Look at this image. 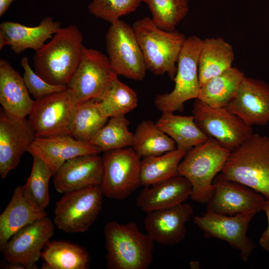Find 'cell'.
Instances as JSON below:
<instances>
[{
	"mask_svg": "<svg viewBox=\"0 0 269 269\" xmlns=\"http://www.w3.org/2000/svg\"><path fill=\"white\" fill-rule=\"evenodd\" d=\"M109 119L89 142L104 152L131 147L134 134L129 129V120L125 116Z\"/></svg>",
	"mask_w": 269,
	"mask_h": 269,
	"instance_id": "obj_33",
	"label": "cell"
},
{
	"mask_svg": "<svg viewBox=\"0 0 269 269\" xmlns=\"http://www.w3.org/2000/svg\"><path fill=\"white\" fill-rule=\"evenodd\" d=\"M141 0H92L88 8L97 18L113 23L124 15L135 11Z\"/></svg>",
	"mask_w": 269,
	"mask_h": 269,
	"instance_id": "obj_36",
	"label": "cell"
},
{
	"mask_svg": "<svg viewBox=\"0 0 269 269\" xmlns=\"http://www.w3.org/2000/svg\"><path fill=\"white\" fill-rule=\"evenodd\" d=\"M30 174L22 186L24 196L36 208L45 210L49 203V182L54 175L52 170L38 156L32 155Z\"/></svg>",
	"mask_w": 269,
	"mask_h": 269,
	"instance_id": "obj_32",
	"label": "cell"
},
{
	"mask_svg": "<svg viewBox=\"0 0 269 269\" xmlns=\"http://www.w3.org/2000/svg\"><path fill=\"white\" fill-rule=\"evenodd\" d=\"M28 152L39 157L54 175L67 160L87 154H99L101 150L88 141L78 140L70 134L36 137Z\"/></svg>",
	"mask_w": 269,
	"mask_h": 269,
	"instance_id": "obj_20",
	"label": "cell"
},
{
	"mask_svg": "<svg viewBox=\"0 0 269 269\" xmlns=\"http://www.w3.org/2000/svg\"><path fill=\"white\" fill-rule=\"evenodd\" d=\"M263 211L266 214L268 226L260 238L259 244L263 249L269 253V199H266Z\"/></svg>",
	"mask_w": 269,
	"mask_h": 269,
	"instance_id": "obj_38",
	"label": "cell"
},
{
	"mask_svg": "<svg viewBox=\"0 0 269 269\" xmlns=\"http://www.w3.org/2000/svg\"><path fill=\"white\" fill-rule=\"evenodd\" d=\"M34 100L31 98L23 77L11 64L0 59V104L8 115L25 119L32 108Z\"/></svg>",
	"mask_w": 269,
	"mask_h": 269,
	"instance_id": "obj_23",
	"label": "cell"
},
{
	"mask_svg": "<svg viewBox=\"0 0 269 269\" xmlns=\"http://www.w3.org/2000/svg\"><path fill=\"white\" fill-rule=\"evenodd\" d=\"M103 196L99 186L65 193L56 203L54 224L67 233L87 231L101 211Z\"/></svg>",
	"mask_w": 269,
	"mask_h": 269,
	"instance_id": "obj_12",
	"label": "cell"
},
{
	"mask_svg": "<svg viewBox=\"0 0 269 269\" xmlns=\"http://www.w3.org/2000/svg\"><path fill=\"white\" fill-rule=\"evenodd\" d=\"M234 60L233 47L223 38L203 40L198 65L200 87L211 78L231 68Z\"/></svg>",
	"mask_w": 269,
	"mask_h": 269,
	"instance_id": "obj_25",
	"label": "cell"
},
{
	"mask_svg": "<svg viewBox=\"0 0 269 269\" xmlns=\"http://www.w3.org/2000/svg\"><path fill=\"white\" fill-rule=\"evenodd\" d=\"M20 64L24 70L23 78L24 83L34 100L67 88V86L53 85L47 82L32 69L27 57L24 56L21 58Z\"/></svg>",
	"mask_w": 269,
	"mask_h": 269,
	"instance_id": "obj_37",
	"label": "cell"
},
{
	"mask_svg": "<svg viewBox=\"0 0 269 269\" xmlns=\"http://www.w3.org/2000/svg\"><path fill=\"white\" fill-rule=\"evenodd\" d=\"M77 104L72 91L68 87L34 100L27 120L36 137L70 134Z\"/></svg>",
	"mask_w": 269,
	"mask_h": 269,
	"instance_id": "obj_10",
	"label": "cell"
},
{
	"mask_svg": "<svg viewBox=\"0 0 269 269\" xmlns=\"http://www.w3.org/2000/svg\"><path fill=\"white\" fill-rule=\"evenodd\" d=\"M45 216V210L36 208L25 198L22 186L16 187L9 203L0 215V249L18 231Z\"/></svg>",
	"mask_w": 269,
	"mask_h": 269,
	"instance_id": "obj_24",
	"label": "cell"
},
{
	"mask_svg": "<svg viewBox=\"0 0 269 269\" xmlns=\"http://www.w3.org/2000/svg\"><path fill=\"white\" fill-rule=\"evenodd\" d=\"M189 150L177 147L159 155L142 157L141 185L149 186L179 174V165Z\"/></svg>",
	"mask_w": 269,
	"mask_h": 269,
	"instance_id": "obj_29",
	"label": "cell"
},
{
	"mask_svg": "<svg viewBox=\"0 0 269 269\" xmlns=\"http://www.w3.org/2000/svg\"><path fill=\"white\" fill-rule=\"evenodd\" d=\"M15 0H0V17L8 10L11 3Z\"/></svg>",
	"mask_w": 269,
	"mask_h": 269,
	"instance_id": "obj_39",
	"label": "cell"
},
{
	"mask_svg": "<svg viewBox=\"0 0 269 269\" xmlns=\"http://www.w3.org/2000/svg\"><path fill=\"white\" fill-rule=\"evenodd\" d=\"M61 23L53 17L43 18L35 26H28L18 22L4 21L0 24V50L10 46L11 50L19 54L27 49L36 51L61 28Z\"/></svg>",
	"mask_w": 269,
	"mask_h": 269,
	"instance_id": "obj_21",
	"label": "cell"
},
{
	"mask_svg": "<svg viewBox=\"0 0 269 269\" xmlns=\"http://www.w3.org/2000/svg\"><path fill=\"white\" fill-rule=\"evenodd\" d=\"M108 120L101 112L97 101L90 100L77 104L70 134L78 140L89 142Z\"/></svg>",
	"mask_w": 269,
	"mask_h": 269,
	"instance_id": "obj_31",
	"label": "cell"
},
{
	"mask_svg": "<svg viewBox=\"0 0 269 269\" xmlns=\"http://www.w3.org/2000/svg\"><path fill=\"white\" fill-rule=\"evenodd\" d=\"M132 26L146 69L154 75L166 73L173 80L185 35L177 30L167 31L160 29L148 16L136 20Z\"/></svg>",
	"mask_w": 269,
	"mask_h": 269,
	"instance_id": "obj_4",
	"label": "cell"
},
{
	"mask_svg": "<svg viewBox=\"0 0 269 269\" xmlns=\"http://www.w3.org/2000/svg\"><path fill=\"white\" fill-rule=\"evenodd\" d=\"M194 210L188 203L148 213L144 219V229L154 242L173 246L182 242L186 236V224Z\"/></svg>",
	"mask_w": 269,
	"mask_h": 269,
	"instance_id": "obj_17",
	"label": "cell"
},
{
	"mask_svg": "<svg viewBox=\"0 0 269 269\" xmlns=\"http://www.w3.org/2000/svg\"><path fill=\"white\" fill-rule=\"evenodd\" d=\"M99 186L104 196L124 200L141 185V157L131 147L104 152Z\"/></svg>",
	"mask_w": 269,
	"mask_h": 269,
	"instance_id": "obj_8",
	"label": "cell"
},
{
	"mask_svg": "<svg viewBox=\"0 0 269 269\" xmlns=\"http://www.w3.org/2000/svg\"><path fill=\"white\" fill-rule=\"evenodd\" d=\"M36 137L28 120L19 119L0 111V175L2 178L18 166Z\"/></svg>",
	"mask_w": 269,
	"mask_h": 269,
	"instance_id": "obj_16",
	"label": "cell"
},
{
	"mask_svg": "<svg viewBox=\"0 0 269 269\" xmlns=\"http://www.w3.org/2000/svg\"><path fill=\"white\" fill-rule=\"evenodd\" d=\"M256 214H238L229 216L206 212L193 217V221L207 238L227 242L240 252L242 260H248L256 245L247 235L249 224Z\"/></svg>",
	"mask_w": 269,
	"mask_h": 269,
	"instance_id": "obj_13",
	"label": "cell"
},
{
	"mask_svg": "<svg viewBox=\"0 0 269 269\" xmlns=\"http://www.w3.org/2000/svg\"><path fill=\"white\" fill-rule=\"evenodd\" d=\"M146 3L152 15L151 19L160 29L175 30L177 25L187 15V0H141Z\"/></svg>",
	"mask_w": 269,
	"mask_h": 269,
	"instance_id": "obj_35",
	"label": "cell"
},
{
	"mask_svg": "<svg viewBox=\"0 0 269 269\" xmlns=\"http://www.w3.org/2000/svg\"><path fill=\"white\" fill-rule=\"evenodd\" d=\"M107 267L112 269H147L153 259L154 241L136 223L112 221L104 228Z\"/></svg>",
	"mask_w": 269,
	"mask_h": 269,
	"instance_id": "obj_3",
	"label": "cell"
},
{
	"mask_svg": "<svg viewBox=\"0 0 269 269\" xmlns=\"http://www.w3.org/2000/svg\"><path fill=\"white\" fill-rule=\"evenodd\" d=\"M227 107L250 126L267 124L269 122V85L245 76Z\"/></svg>",
	"mask_w": 269,
	"mask_h": 269,
	"instance_id": "obj_18",
	"label": "cell"
},
{
	"mask_svg": "<svg viewBox=\"0 0 269 269\" xmlns=\"http://www.w3.org/2000/svg\"><path fill=\"white\" fill-rule=\"evenodd\" d=\"M190 182L179 174L155 184L145 186L136 198V205L146 213L184 203L190 197Z\"/></svg>",
	"mask_w": 269,
	"mask_h": 269,
	"instance_id": "obj_22",
	"label": "cell"
},
{
	"mask_svg": "<svg viewBox=\"0 0 269 269\" xmlns=\"http://www.w3.org/2000/svg\"><path fill=\"white\" fill-rule=\"evenodd\" d=\"M192 113L198 127L230 151L253 134L252 127L227 107H212L197 99Z\"/></svg>",
	"mask_w": 269,
	"mask_h": 269,
	"instance_id": "obj_9",
	"label": "cell"
},
{
	"mask_svg": "<svg viewBox=\"0 0 269 269\" xmlns=\"http://www.w3.org/2000/svg\"><path fill=\"white\" fill-rule=\"evenodd\" d=\"M131 147L141 157L155 156L177 148L175 142L152 121L145 120L137 126Z\"/></svg>",
	"mask_w": 269,
	"mask_h": 269,
	"instance_id": "obj_30",
	"label": "cell"
},
{
	"mask_svg": "<svg viewBox=\"0 0 269 269\" xmlns=\"http://www.w3.org/2000/svg\"><path fill=\"white\" fill-rule=\"evenodd\" d=\"M54 232L53 223L45 216L18 231L0 251L9 264L21 265L26 269H35V263Z\"/></svg>",
	"mask_w": 269,
	"mask_h": 269,
	"instance_id": "obj_14",
	"label": "cell"
},
{
	"mask_svg": "<svg viewBox=\"0 0 269 269\" xmlns=\"http://www.w3.org/2000/svg\"><path fill=\"white\" fill-rule=\"evenodd\" d=\"M108 57L118 75L142 80L147 70L133 26L119 19L111 23L105 35Z\"/></svg>",
	"mask_w": 269,
	"mask_h": 269,
	"instance_id": "obj_11",
	"label": "cell"
},
{
	"mask_svg": "<svg viewBox=\"0 0 269 269\" xmlns=\"http://www.w3.org/2000/svg\"><path fill=\"white\" fill-rule=\"evenodd\" d=\"M138 103L135 92L118 78L98 101L99 108L104 116L110 118L125 116L135 109Z\"/></svg>",
	"mask_w": 269,
	"mask_h": 269,
	"instance_id": "obj_34",
	"label": "cell"
},
{
	"mask_svg": "<svg viewBox=\"0 0 269 269\" xmlns=\"http://www.w3.org/2000/svg\"><path fill=\"white\" fill-rule=\"evenodd\" d=\"M83 40V34L75 25L61 28L50 41L35 51V72L52 85L68 86L81 59Z\"/></svg>",
	"mask_w": 269,
	"mask_h": 269,
	"instance_id": "obj_1",
	"label": "cell"
},
{
	"mask_svg": "<svg viewBox=\"0 0 269 269\" xmlns=\"http://www.w3.org/2000/svg\"><path fill=\"white\" fill-rule=\"evenodd\" d=\"M219 174L269 199V136L253 133L230 151Z\"/></svg>",
	"mask_w": 269,
	"mask_h": 269,
	"instance_id": "obj_2",
	"label": "cell"
},
{
	"mask_svg": "<svg viewBox=\"0 0 269 269\" xmlns=\"http://www.w3.org/2000/svg\"><path fill=\"white\" fill-rule=\"evenodd\" d=\"M162 113L156 124L175 142L177 147L190 149L204 142L209 138L196 125L193 115Z\"/></svg>",
	"mask_w": 269,
	"mask_h": 269,
	"instance_id": "obj_27",
	"label": "cell"
},
{
	"mask_svg": "<svg viewBox=\"0 0 269 269\" xmlns=\"http://www.w3.org/2000/svg\"><path fill=\"white\" fill-rule=\"evenodd\" d=\"M118 76L107 56L98 50L84 47L80 63L67 87L72 91L77 104L99 101Z\"/></svg>",
	"mask_w": 269,
	"mask_h": 269,
	"instance_id": "obj_7",
	"label": "cell"
},
{
	"mask_svg": "<svg viewBox=\"0 0 269 269\" xmlns=\"http://www.w3.org/2000/svg\"><path fill=\"white\" fill-rule=\"evenodd\" d=\"M214 192L206 203V212L232 216L263 210L266 198L241 183L223 178L218 174L214 179Z\"/></svg>",
	"mask_w": 269,
	"mask_h": 269,
	"instance_id": "obj_15",
	"label": "cell"
},
{
	"mask_svg": "<svg viewBox=\"0 0 269 269\" xmlns=\"http://www.w3.org/2000/svg\"><path fill=\"white\" fill-rule=\"evenodd\" d=\"M43 269H86L90 261L87 252L77 245L61 241L48 242L41 254Z\"/></svg>",
	"mask_w": 269,
	"mask_h": 269,
	"instance_id": "obj_28",
	"label": "cell"
},
{
	"mask_svg": "<svg viewBox=\"0 0 269 269\" xmlns=\"http://www.w3.org/2000/svg\"><path fill=\"white\" fill-rule=\"evenodd\" d=\"M103 158L99 154L78 156L64 162L54 176L53 183L60 193L99 186Z\"/></svg>",
	"mask_w": 269,
	"mask_h": 269,
	"instance_id": "obj_19",
	"label": "cell"
},
{
	"mask_svg": "<svg viewBox=\"0 0 269 269\" xmlns=\"http://www.w3.org/2000/svg\"><path fill=\"white\" fill-rule=\"evenodd\" d=\"M245 76L240 69L232 67L201 87L197 99L212 107H227Z\"/></svg>",
	"mask_w": 269,
	"mask_h": 269,
	"instance_id": "obj_26",
	"label": "cell"
},
{
	"mask_svg": "<svg viewBox=\"0 0 269 269\" xmlns=\"http://www.w3.org/2000/svg\"><path fill=\"white\" fill-rule=\"evenodd\" d=\"M202 41L196 35L186 38L177 61L174 89L154 99L155 106L162 113L182 112L186 101L198 99L200 89L198 65Z\"/></svg>",
	"mask_w": 269,
	"mask_h": 269,
	"instance_id": "obj_6",
	"label": "cell"
},
{
	"mask_svg": "<svg viewBox=\"0 0 269 269\" xmlns=\"http://www.w3.org/2000/svg\"><path fill=\"white\" fill-rule=\"evenodd\" d=\"M230 153L210 137L186 152L179 165L178 173L190 182L193 201L206 204L214 192V179L224 167Z\"/></svg>",
	"mask_w": 269,
	"mask_h": 269,
	"instance_id": "obj_5",
	"label": "cell"
}]
</instances>
